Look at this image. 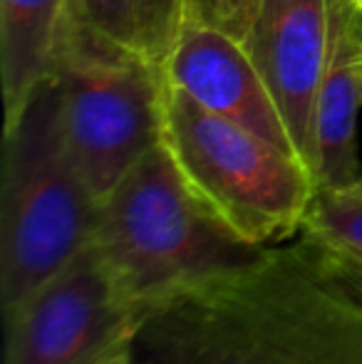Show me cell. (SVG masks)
Returning <instances> with one entry per match:
<instances>
[{
	"label": "cell",
	"mask_w": 362,
	"mask_h": 364,
	"mask_svg": "<svg viewBox=\"0 0 362 364\" xmlns=\"http://www.w3.org/2000/svg\"><path fill=\"white\" fill-rule=\"evenodd\" d=\"M92 245L139 312L266 253L243 243L198 201L164 144L102 198Z\"/></svg>",
	"instance_id": "1"
},
{
	"label": "cell",
	"mask_w": 362,
	"mask_h": 364,
	"mask_svg": "<svg viewBox=\"0 0 362 364\" xmlns=\"http://www.w3.org/2000/svg\"><path fill=\"white\" fill-rule=\"evenodd\" d=\"M102 201L65 144L60 95L48 80L5 122L0 186V310L10 312L95 243Z\"/></svg>",
	"instance_id": "2"
},
{
	"label": "cell",
	"mask_w": 362,
	"mask_h": 364,
	"mask_svg": "<svg viewBox=\"0 0 362 364\" xmlns=\"http://www.w3.org/2000/svg\"><path fill=\"white\" fill-rule=\"evenodd\" d=\"M161 144L183 181L233 235L256 248L288 243L315 196L295 154L268 144L164 82Z\"/></svg>",
	"instance_id": "3"
},
{
	"label": "cell",
	"mask_w": 362,
	"mask_h": 364,
	"mask_svg": "<svg viewBox=\"0 0 362 364\" xmlns=\"http://www.w3.org/2000/svg\"><path fill=\"white\" fill-rule=\"evenodd\" d=\"M68 151L97 198L161 144L164 70L65 23L53 75Z\"/></svg>",
	"instance_id": "4"
},
{
	"label": "cell",
	"mask_w": 362,
	"mask_h": 364,
	"mask_svg": "<svg viewBox=\"0 0 362 364\" xmlns=\"http://www.w3.org/2000/svg\"><path fill=\"white\" fill-rule=\"evenodd\" d=\"M3 322V364H102L132 345L139 307L90 245Z\"/></svg>",
	"instance_id": "5"
},
{
	"label": "cell",
	"mask_w": 362,
	"mask_h": 364,
	"mask_svg": "<svg viewBox=\"0 0 362 364\" xmlns=\"http://www.w3.org/2000/svg\"><path fill=\"white\" fill-rule=\"evenodd\" d=\"M246 268L144 307L129 345L134 364H290Z\"/></svg>",
	"instance_id": "6"
},
{
	"label": "cell",
	"mask_w": 362,
	"mask_h": 364,
	"mask_svg": "<svg viewBox=\"0 0 362 364\" xmlns=\"http://www.w3.org/2000/svg\"><path fill=\"white\" fill-rule=\"evenodd\" d=\"M243 48L310 168L315 102L330 55V0H261Z\"/></svg>",
	"instance_id": "7"
},
{
	"label": "cell",
	"mask_w": 362,
	"mask_h": 364,
	"mask_svg": "<svg viewBox=\"0 0 362 364\" xmlns=\"http://www.w3.org/2000/svg\"><path fill=\"white\" fill-rule=\"evenodd\" d=\"M164 77L203 109L300 159L266 80L233 35L186 23L164 65Z\"/></svg>",
	"instance_id": "8"
},
{
	"label": "cell",
	"mask_w": 362,
	"mask_h": 364,
	"mask_svg": "<svg viewBox=\"0 0 362 364\" xmlns=\"http://www.w3.org/2000/svg\"><path fill=\"white\" fill-rule=\"evenodd\" d=\"M353 0H330V55L315 102L310 171L315 188L362 183L358 114L362 109V28Z\"/></svg>",
	"instance_id": "9"
},
{
	"label": "cell",
	"mask_w": 362,
	"mask_h": 364,
	"mask_svg": "<svg viewBox=\"0 0 362 364\" xmlns=\"http://www.w3.org/2000/svg\"><path fill=\"white\" fill-rule=\"evenodd\" d=\"M68 23V0H0V77L5 122L53 80Z\"/></svg>",
	"instance_id": "10"
},
{
	"label": "cell",
	"mask_w": 362,
	"mask_h": 364,
	"mask_svg": "<svg viewBox=\"0 0 362 364\" xmlns=\"http://www.w3.org/2000/svg\"><path fill=\"white\" fill-rule=\"evenodd\" d=\"M68 25L164 70L186 25V0H68Z\"/></svg>",
	"instance_id": "11"
},
{
	"label": "cell",
	"mask_w": 362,
	"mask_h": 364,
	"mask_svg": "<svg viewBox=\"0 0 362 364\" xmlns=\"http://www.w3.org/2000/svg\"><path fill=\"white\" fill-rule=\"evenodd\" d=\"M300 233L362 265V183L315 188Z\"/></svg>",
	"instance_id": "12"
},
{
	"label": "cell",
	"mask_w": 362,
	"mask_h": 364,
	"mask_svg": "<svg viewBox=\"0 0 362 364\" xmlns=\"http://www.w3.org/2000/svg\"><path fill=\"white\" fill-rule=\"evenodd\" d=\"M261 0H186V23L211 25L246 40Z\"/></svg>",
	"instance_id": "13"
},
{
	"label": "cell",
	"mask_w": 362,
	"mask_h": 364,
	"mask_svg": "<svg viewBox=\"0 0 362 364\" xmlns=\"http://www.w3.org/2000/svg\"><path fill=\"white\" fill-rule=\"evenodd\" d=\"M102 364H134V357H132V350L127 347V350L117 352V355H112L110 360L102 362Z\"/></svg>",
	"instance_id": "14"
},
{
	"label": "cell",
	"mask_w": 362,
	"mask_h": 364,
	"mask_svg": "<svg viewBox=\"0 0 362 364\" xmlns=\"http://www.w3.org/2000/svg\"><path fill=\"white\" fill-rule=\"evenodd\" d=\"M360 70H362V60H360Z\"/></svg>",
	"instance_id": "15"
},
{
	"label": "cell",
	"mask_w": 362,
	"mask_h": 364,
	"mask_svg": "<svg viewBox=\"0 0 362 364\" xmlns=\"http://www.w3.org/2000/svg\"><path fill=\"white\" fill-rule=\"evenodd\" d=\"M360 13H362V8H360Z\"/></svg>",
	"instance_id": "16"
}]
</instances>
